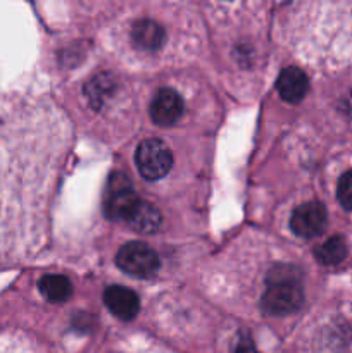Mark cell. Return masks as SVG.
<instances>
[{"instance_id": "cell-11", "label": "cell", "mask_w": 352, "mask_h": 353, "mask_svg": "<svg viewBox=\"0 0 352 353\" xmlns=\"http://www.w3.org/2000/svg\"><path fill=\"white\" fill-rule=\"evenodd\" d=\"M38 290L52 303H64L72 295L71 281L62 274H45L38 283Z\"/></svg>"}, {"instance_id": "cell-10", "label": "cell", "mask_w": 352, "mask_h": 353, "mask_svg": "<svg viewBox=\"0 0 352 353\" xmlns=\"http://www.w3.org/2000/svg\"><path fill=\"white\" fill-rule=\"evenodd\" d=\"M131 40L140 50H157L164 41V30L155 21L140 19L131 28Z\"/></svg>"}, {"instance_id": "cell-5", "label": "cell", "mask_w": 352, "mask_h": 353, "mask_svg": "<svg viewBox=\"0 0 352 353\" xmlns=\"http://www.w3.org/2000/svg\"><path fill=\"white\" fill-rule=\"evenodd\" d=\"M326 209L320 202L302 203L293 210L292 217H290V228H292L293 233L300 238H306V240L320 236L326 230Z\"/></svg>"}, {"instance_id": "cell-3", "label": "cell", "mask_w": 352, "mask_h": 353, "mask_svg": "<svg viewBox=\"0 0 352 353\" xmlns=\"http://www.w3.org/2000/svg\"><path fill=\"white\" fill-rule=\"evenodd\" d=\"M116 264L126 274L135 278H152L161 268L159 255L144 241H130L123 245L116 255Z\"/></svg>"}, {"instance_id": "cell-7", "label": "cell", "mask_w": 352, "mask_h": 353, "mask_svg": "<svg viewBox=\"0 0 352 353\" xmlns=\"http://www.w3.org/2000/svg\"><path fill=\"white\" fill-rule=\"evenodd\" d=\"M104 303L114 317L121 321H133L140 312V299L126 286L113 285L104 292Z\"/></svg>"}, {"instance_id": "cell-13", "label": "cell", "mask_w": 352, "mask_h": 353, "mask_svg": "<svg viewBox=\"0 0 352 353\" xmlns=\"http://www.w3.org/2000/svg\"><path fill=\"white\" fill-rule=\"evenodd\" d=\"M337 199L345 210H352V169L338 179Z\"/></svg>"}, {"instance_id": "cell-12", "label": "cell", "mask_w": 352, "mask_h": 353, "mask_svg": "<svg viewBox=\"0 0 352 353\" xmlns=\"http://www.w3.org/2000/svg\"><path fill=\"white\" fill-rule=\"evenodd\" d=\"M317 262L323 265H337L347 257V245L342 236H331L314 252Z\"/></svg>"}, {"instance_id": "cell-6", "label": "cell", "mask_w": 352, "mask_h": 353, "mask_svg": "<svg viewBox=\"0 0 352 353\" xmlns=\"http://www.w3.org/2000/svg\"><path fill=\"white\" fill-rule=\"evenodd\" d=\"M185 112V102L171 88H161L150 102V117L157 126L171 128Z\"/></svg>"}, {"instance_id": "cell-4", "label": "cell", "mask_w": 352, "mask_h": 353, "mask_svg": "<svg viewBox=\"0 0 352 353\" xmlns=\"http://www.w3.org/2000/svg\"><path fill=\"white\" fill-rule=\"evenodd\" d=\"M138 200L140 199L135 193L126 174L123 172L110 174L106 190V202H104V212L110 221H126Z\"/></svg>"}, {"instance_id": "cell-2", "label": "cell", "mask_w": 352, "mask_h": 353, "mask_svg": "<svg viewBox=\"0 0 352 353\" xmlns=\"http://www.w3.org/2000/svg\"><path fill=\"white\" fill-rule=\"evenodd\" d=\"M138 172L148 181L162 179L173 168V152L164 141L157 138H147L138 145L135 152Z\"/></svg>"}, {"instance_id": "cell-1", "label": "cell", "mask_w": 352, "mask_h": 353, "mask_svg": "<svg viewBox=\"0 0 352 353\" xmlns=\"http://www.w3.org/2000/svg\"><path fill=\"white\" fill-rule=\"evenodd\" d=\"M304 303V290L299 274L290 265L275 268L268 276V288L261 307L268 316H290Z\"/></svg>"}, {"instance_id": "cell-8", "label": "cell", "mask_w": 352, "mask_h": 353, "mask_svg": "<svg viewBox=\"0 0 352 353\" xmlns=\"http://www.w3.org/2000/svg\"><path fill=\"white\" fill-rule=\"evenodd\" d=\"M276 90L285 102L299 103L309 90V79L302 69L290 65V68L283 69L282 74L278 76Z\"/></svg>"}, {"instance_id": "cell-9", "label": "cell", "mask_w": 352, "mask_h": 353, "mask_svg": "<svg viewBox=\"0 0 352 353\" xmlns=\"http://www.w3.org/2000/svg\"><path fill=\"white\" fill-rule=\"evenodd\" d=\"M124 223L131 228V230L138 231V233H155L161 228L162 216L157 210V207L152 203L145 202V200H138L137 205L130 212Z\"/></svg>"}]
</instances>
